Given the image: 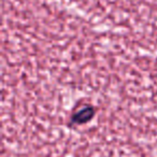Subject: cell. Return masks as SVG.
<instances>
[{"instance_id":"obj_1","label":"cell","mask_w":157,"mask_h":157,"mask_svg":"<svg viewBox=\"0 0 157 157\" xmlns=\"http://www.w3.org/2000/svg\"><path fill=\"white\" fill-rule=\"evenodd\" d=\"M94 115V109L90 105H87L83 109H80L72 115V122L75 124L82 125L83 123H87Z\"/></svg>"}]
</instances>
